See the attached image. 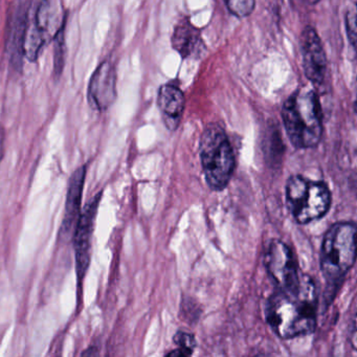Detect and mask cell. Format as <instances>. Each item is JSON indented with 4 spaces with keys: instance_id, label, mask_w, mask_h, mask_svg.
Masks as SVG:
<instances>
[{
    "instance_id": "obj_9",
    "label": "cell",
    "mask_w": 357,
    "mask_h": 357,
    "mask_svg": "<svg viewBox=\"0 0 357 357\" xmlns=\"http://www.w3.org/2000/svg\"><path fill=\"white\" fill-rule=\"evenodd\" d=\"M116 70L110 60L102 62L91 76L87 101L96 112L109 109L116 100Z\"/></svg>"
},
{
    "instance_id": "obj_7",
    "label": "cell",
    "mask_w": 357,
    "mask_h": 357,
    "mask_svg": "<svg viewBox=\"0 0 357 357\" xmlns=\"http://www.w3.org/2000/svg\"><path fill=\"white\" fill-rule=\"evenodd\" d=\"M103 192L100 191L91 198L81 211L78 222L73 234L74 243L75 262H76L77 280L81 287L83 280L89 271L91 260V245H93V231H95L96 219L99 211Z\"/></svg>"
},
{
    "instance_id": "obj_2",
    "label": "cell",
    "mask_w": 357,
    "mask_h": 357,
    "mask_svg": "<svg viewBox=\"0 0 357 357\" xmlns=\"http://www.w3.org/2000/svg\"><path fill=\"white\" fill-rule=\"evenodd\" d=\"M282 121L286 135L296 149L317 147L323 137V108L313 89L294 91L284 102Z\"/></svg>"
},
{
    "instance_id": "obj_12",
    "label": "cell",
    "mask_w": 357,
    "mask_h": 357,
    "mask_svg": "<svg viewBox=\"0 0 357 357\" xmlns=\"http://www.w3.org/2000/svg\"><path fill=\"white\" fill-rule=\"evenodd\" d=\"M28 3L24 0H18L12 10L9 20L8 54H9L10 64L16 72H22L24 58H26L24 47H26Z\"/></svg>"
},
{
    "instance_id": "obj_8",
    "label": "cell",
    "mask_w": 357,
    "mask_h": 357,
    "mask_svg": "<svg viewBox=\"0 0 357 357\" xmlns=\"http://www.w3.org/2000/svg\"><path fill=\"white\" fill-rule=\"evenodd\" d=\"M265 268L278 289L294 287L304 273H301L291 248L281 240H273L264 256Z\"/></svg>"
},
{
    "instance_id": "obj_11",
    "label": "cell",
    "mask_w": 357,
    "mask_h": 357,
    "mask_svg": "<svg viewBox=\"0 0 357 357\" xmlns=\"http://www.w3.org/2000/svg\"><path fill=\"white\" fill-rule=\"evenodd\" d=\"M87 168L85 165L75 170L68 181L66 192V208H64L63 220L60 227L59 235L62 241L72 240L75 227L78 222L82 211V197L84 191L85 179Z\"/></svg>"
},
{
    "instance_id": "obj_15",
    "label": "cell",
    "mask_w": 357,
    "mask_h": 357,
    "mask_svg": "<svg viewBox=\"0 0 357 357\" xmlns=\"http://www.w3.org/2000/svg\"><path fill=\"white\" fill-rule=\"evenodd\" d=\"M173 342L177 348L171 351L167 356L187 357L193 354L194 350L197 347L195 336L185 331H177L173 337Z\"/></svg>"
},
{
    "instance_id": "obj_1",
    "label": "cell",
    "mask_w": 357,
    "mask_h": 357,
    "mask_svg": "<svg viewBox=\"0 0 357 357\" xmlns=\"http://www.w3.org/2000/svg\"><path fill=\"white\" fill-rule=\"evenodd\" d=\"M317 285L309 275L294 287L277 289L269 296L265 307V317L273 331L283 340L313 333L317 328Z\"/></svg>"
},
{
    "instance_id": "obj_20",
    "label": "cell",
    "mask_w": 357,
    "mask_h": 357,
    "mask_svg": "<svg viewBox=\"0 0 357 357\" xmlns=\"http://www.w3.org/2000/svg\"><path fill=\"white\" fill-rule=\"evenodd\" d=\"M99 352H98L97 349L96 348H89L87 349L86 351L82 353V356H93V355H98Z\"/></svg>"
},
{
    "instance_id": "obj_19",
    "label": "cell",
    "mask_w": 357,
    "mask_h": 357,
    "mask_svg": "<svg viewBox=\"0 0 357 357\" xmlns=\"http://www.w3.org/2000/svg\"><path fill=\"white\" fill-rule=\"evenodd\" d=\"M3 150H5V135L3 129L0 128V164L3 158Z\"/></svg>"
},
{
    "instance_id": "obj_6",
    "label": "cell",
    "mask_w": 357,
    "mask_h": 357,
    "mask_svg": "<svg viewBox=\"0 0 357 357\" xmlns=\"http://www.w3.org/2000/svg\"><path fill=\"white\" fill-rule=\"evenodd\" d=\"M61 0H31L28 3L24 55L30 62L38 60L43 50L64 28Z\"/></svg>"
},
{
    "instance_id": "obj_13",
    "label": "cell",
    "mask_w": 357,
    "mask_h": 357,
    "mask_svg": "<svg viewBox=\"0 0 357 357\" xmlns=\"http://www.w3.org/2000/svg\"><path fill=\"white\" fill-rule=\"evenodd\" d=\"M171 45L183 60L199 58L206 50L202 40V32L192 24L189 17H183L178 20L173 30Z\"/></svg>"
},
{
    "instance_id": "obj_17",
    "label": "cell",
    "mask_w": 357,
    "mask_h": 357,
    "mask_svg": "<svg viewBox=\"0 0 357 357\" xmlns=\"http://www.w3.org/2000/svg\"><path fill=\"white\" fill-rule=\"evenodd\" d=\"M227 10L237 18L248 17L256 8V0H225Z\"/></svg>"
},
{
    "instance_id": "obj_10",
    "label": "cell",
    "mask_w": 357,
    "mask_h": 357,
    "mask_svg": "<svg viewBox=\"0 0 357 357\" xmlns=\"http://www.w3.org/2000/svg\"><path fill=\"white\" fill-rule=\"evenodd\" d=\"M300 43L305 76L313 85L321 86L327 72V57L317 30L306 26L301 34Z\"/></svg>"
},
{
    "instance_id": "obj_14",
    "label": "cell",
    "mask_w": 357,
    "mask_h": 357,
    "mask_svg": "<svg viewBox=\"0 0 357 357\" xmlns=\"http://www.w3.org/2000/svg\"><path fill=\"white\" fill-rule=\"evenodd\" d=\"M158 106L167 128L171 131L176 130L185 106L183 91L172 83L162 85L158 89Z\"/></svg>"
},
{
    "instance_id": "obj_21",
    "label": "cell",
    "mask_w": 357,
    "mask_h": 357,
    "mask_svg": "<svg viewBox=\"0 0 357 357\" xmlns=\"http://www.w3.org/2000/svg\"><path fill=\"white\" fill-rule=\"evenodd\" d=\"M303 3H307V5L314 6L319 3V0H302Z\"/></svg>"
},
{
    "instance_id": "obj_16",
    "label": "cell",
    "mask_w": 357,
    "mask_h": 357,
    "mask_svg": "<svg viewBox=\"0 0 357 357\" xmlns=\"http://www.w3.org/2000/svg\"><path fill=\"white\" fill-rule=\"evenodd\" d=\"M66 50L64 28H62L54 38L53 76L55 79H59L63 73L64 66H66Z\"/></svg>"
},
{
    "instance_id": "obj_18",
    "label": "cell",
    "mask_w": 357,
    "mask_h": 357,
    "mask_svg": "<svg viewBox=\"0 0 357 357\" xmlns=\"http://www.w3.org/2000/svg\"><path fill=\"white\" fill-rule=\"evenodd\" d=\"M346 31L349 43L353 50H356V11L349 10L346 14Z\"/></svg>"
},
{
    "instance_id": "obj_4",
    "label": "cell",
    "mask_w": 357,
    "mask_h": 357,
    "mask_svg": "<svg viewBox=\"0 0 357 357\" xmlns=\"http://www.w3.org/2000/svg\"><path fill=\"white\" fill-rule=\"evenodd\" d=\"M199 156L206 183L213 191H222L229 185L236 168L231 141L222 126L211 123L199 141Z\"/></svg>"
},
{
    "instance_id": "obj_5",
    "label": "cell",
    "mask_w": 357,
    "mask_h": 357,
    "mask_svg": "<svg viewBox=\"0 0 357 357\" xmlns=\"http://www.w3.org/2000/svg\"><path fill=\"white\" fill-rule=\"evenodd\" d=\"M332 195L327 183L294 175L286 183V204L298 225H308L326 216Z\"/></svg>"
},
{
    "instance_id": "obj_3",
    "label": "cell",
    "mask_w": 357,
    "mask_h": 357,
    "mask_svg": "<svg viewBox=\"0 0 357 357\" xmlns=\"http://www.w3.org/2000/svg\"><path fill=\"white\" fill-rule=\"evenodd\" d=\"M356 225L351 221L336 222L323 238L319 265L332 290H336L352 268L356 259Z\"/></svg>"
}]
</instances>
